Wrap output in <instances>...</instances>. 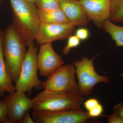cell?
Wrapping results in <instances>:
<instances>
[{
    "instance_id": "1",
    "label": "cell",
    "mask_w": 123,
    "mask_h": 123,
    "mask_svg": "<svg viewBox=\"0 0 123 123\" xmlns=\"http://www.w3.org/2000/svg\"><path fill=\"white\" fill-rule=\"evenodd\" d=\"M13 16V25L27 46L34 42L39 26L36 5L26 0H9Z\"/></svg>"
},
{
    "instance_id": "2",
    "label": "cell",
    "mask_w": 123,
    "mask_h": 123,
    "mask_svg": "<svg viewBox=\"0 0 123 123\" xmlns=\"http://www.w3.org/2000/svg\"><path fill=\"white\" fill-rule=\"evenodd\" d=\"M26 45L13 25L2 35V49L7 72L13 82L20 74L27 51Z\"/></svg>"
},
{
    "instance_id": "3",
    "label": "cell",
    "mask_w": 123,
    "mask_h": 123,
    "mask_svg": "<svg viewBox=\"0 0 123 123\" xmlns=\"http://www.w3.org/2000/svg\"><path fill=\"white\" fill-rule=\"evenodd\" d=\"M83 97L79 93L44 90L33 98L32 110L50 112L82 109Z\"/></svg>"
},
{
    "instance_id": "4",
    "label": "cell",
    "mask_w": 123,
    "mask_h": 123,
    "mask_svg": "<svg viewBox=\"0 0 123 123\" xmlns=\"http://www.w3.org/2000/svg\"><path fill=\"white\" fill-rule=\"evenodd\" d=\"M27 47L28 49L15 85L16 90L25 93H30L34 89L37 90L42 89L43 84L38 76V48L34 42Z\"/></svg>"
},
{
    "instance_id": "5",
    "label": "cell",
    "mask_w": 123,
    "mask_h": 123,
    "mask_svg": "<svg viewBox=\"0 0 123 123\" xmlns=\"http://www.w3.org/2000/svg\"><path fill=\"white\" fill-rule=\"evenodd\" d=\"M98 55L92 59L84 56L81 60L76 61L73 63L78 80L79 94L82 97L91 94L97 84L100 82L105 84L110 82V78L108 76L99 75L95 69L94 60Z\"/></svg>"
},
{
    "instance_id": "6",
    "label": "cell",
    "mask_w": 123,
    "mask_h": 123,
    "mask_svg": "<svg viewBox=\"0 0 123 123\" xmlns=\"http://www.w3.org/2000/svg\"><path fill=\"white\" fill-rule=\"evenodd\" d=\"M75 75L76 69L73 64L62 65L43 82L42 89L79 93Z\"/></svg>"
},
{
    "instance_id": "7",
    "label": "cell",
    "mask_w": 123,
    "mask_h": 123,
    "mask_svg": "<svg viewBox=\"0 0 123 123\" xmlns=\"http://www.w3.org/2000/svg\"><path fill=\"white\" fill-rule=\"evenodd\" d=\"M31 115L35 123H83L91 118L82 109L55 112L33 111Z\"/></svg>"
},
{
    "instance_id": "8",
    "label": "cell",
    "mask_w": 123,
    "mask_h": 123,
    "mask_svg": "<svg viewBox=\"0 0 123 123\" xmlns=\"http://www.w3.org/2000/svg\"><path fill=\"white\" fill-rule=\"evenodd\" d=\"M4 99L8 111L7 123H22L24 114L33 106V99L19 91L8 93Z\"/></svg>"
},
{
    "instance_id": "9",
    "label": "cell",
    "mask_w": 123,
    "mask_h": 123,
    "mask_svg": "<svg viewBox=\"0 0 123 123\" xmlns=\"http://www.w3.org/2000/svg\"><path fill=\"white\" fill-rule=\"evenodd\" d=\"M75 27L70 23L64 24L40 23L35 40L40 45L66 39L72 35L75 31Z\"/></svg>"
},
{
    "instance_id": "10",
    "label": "cell",
    "mask_w": 123,
    "mask_h": 123,
    "mask_svg": "<svg viewBox=\"0 0 123 123\" xmlns=\"http://www.w3.org/2000/svg\"><path fill=\"white\" fill-rule=\"evenodd\" d=\"M37 62L39 75L44 77H48L64 64L61 56L53 49L52 43L40 45Z\"/></svg>"
},
{
    "instance_id": "11",
    "label": "cell",
    "mask_w": 123,
    "mask_h": 123,
    "mask_svg": "<svg viewBox=\"0 0 123 123\" xmlns=\"http://www.w3.org/2000/svg\"><path fill=\"white\" fill-rule=\"evenodd\" d=\"M89 20L96 26L102 28L104 23L110 20L111 0H79Z\"/></svg>"
},
{
    "instance_id": "12",
    "label": "cell",
    "mask_w": 123,
    "mask_h": 123,
    "mask_svg": "<svg viewBox=\"0 0 123 123\" xmlns=\"http://www.w3.org/2000/svg\"><path fill=\"white\" fill-rule=\"evenodd\" d=\"M60 6L69 22L75 26H85L89 19L79 0H60Z\"/></svg>"
},
{
    "instance_id": "13",
    "label": "cell",
    "mask_w": 123,
    "mask_h": 123,
    "mask_svg": "<svg viewBox=\"0 0 123 123\" xmlns=\"http://www.w3.org/2000/svg\"><path fill=\"white\" fill-rule=\"evenodd\" d=\"M2 33L0 31V98H4L6 93L16 91L15 85L9 75L5 63L2 49Z\"/></svg>"
},
{
    "instance_id": "14",
    "label": "cell",
    "mask_w": 123,
    "mask_h": 123,
    "mask_svg": "<svg viewBox=\"0 0 123 123\" xmlns=\"http://www.w3.org/2000/svg\"><path fill=\"white\" fill-rule=\"evenodd\" d=\"M40 21L48 24H64L69 23L64 13L61 8L49 11L37 9Z\"/></svg>"
},
{
    "instance_id": "15",
    "label": "cell",
    "mask_w": 123,
    "mask_h": 123,
    "mask_svg": "<svg viewBox=\"0 0 123 123\" xmlns=\"http://www.w3.org/2000/svg\"><path fill=\"white\" fill-rule=\"evenodd\" d=\"M102 28L111 36L117 47H123V25H117L109 20L104 23Z\"/></svg>"
},
{
    "instance_id": "16",
    "label": "cell",
    "mask_w": 123,
    "mask_h": 123,
    "mask_svg": "<svg viewBox=\"0 0 123 123\" xmlns=\"http://www.w3.org/2000/svg\"><path fill=\"white\" fill-rule=\"evenodd\" d=\"M110 20L123 23V0H111Z\"/></svg>"
},
{
    "instance_id": "17",
    "label": "cell",
    "mask_w": 123,
    "mask_h": 123,
    "mask_svg": "<svg viewBox=\"0 0 123 123\" xmlns=\"http://www.w3.org/2000/svg\"><path fill=\"white\" fill-rule=\"evenodd\" d=\"M37 9L43 11L53 10L60 8V0H36Z\"/></svg>"
},
{
    "instance_id": "18",
    "label": "cell",
    "mask_w": 123,
    "mask_h": 123,
    "mask_svg": "<svg viewBox=\"0 0 123 123\" xmlns=\"http://www.w3.org/2000/svg\"><path fill=\"white\" fill-rule=\"evenodd\" d=\"M67 43L62 49L63 55H68L73 48H75L80 45L81 40L75 35H71L68 38Z\"/></svg>"
},
{
    "instance_id": "19",
    "label": "cell",
    "mask_w": 123,
    "mask_h": 123,
    "mask_svg": "<svg viewBox=\"0 0 123 123\" xmlns=\"http://www.w3.org/2000/svg\"><path fill=\"white\" fill-rule=\"evenodd\" d=\"M8 111L4 99L0 100V123H7Z\"/></svg>"
},
{
    "instance_id": "20",
    "label": "cell",
    "mask_w": 123,
    "mask_h": 123,
    "mask_svg": "<svg viewBox=\"0 0 123 123\" xmlns=\"http://www.w3.org/2000/svg\"><path fill=\"white\" fill-rule=\"evenodd\" d=\"M90 31L85 27H81L75 31V35L81 41H85L89 38L90 36Z\"/></svg>"
},
{
    "instance_id": "21",
    "label": "cell",
    "mask_w": 123,
    "mask_h": 123,
    "mask_svg": "<svg viewBox=\"0 0 123 123\" xmlns=\"http://www.w3.org/2000/svg\"><path fill=\"white\" fill-rule=\"evenodd\" d=\"M103 106L100 103L87 112L89 116L91 118L103 116Z\"/></svg>"
},
{
    "instance_id": "22",
    "label": "cell",
    "mask_w": 123,
    "mask_h": 123,
    "mask_svg": "<svg viewBox=\"0 0 123 123\" xmlns=\"http://www.w3.org/2000/svg\"><path fill=\"white\" fill-rule=\"evenodd\" d=\"M99 103L100 102L99 101L97 98H91L85 101L84 103V107L87 111H88Z\"/></svg>"
},
{
    "instance_id": "23",
    "label": "cell",
    "mask_w": 123,
    "mask_h": 123,
    "mask_svg": "<svg viewBox=\"0 0 123 123\" xmlns=\"http://www.w3.org/2000/svg\"><path fill=\"white\" fill-rule=\"evenodd\" d=\"M103 116H104L107 118L108 123H123V118L116 114L115 113H113L110 116L103 115Z\"/></svg>"
},
{
    "instance_id": "24",
    "label": "cell",
    "mask_w": 123,
    "mask_h": 123,
    "mask_svg": "<svg viewBox=\"0 0 123 123\" xmlns=\"http://www.w3.org/2000/svg\"><path fill=\"white\" fill-rule=\"evenodd\" d=\"M114 113L123 118V103H120L114 106L113 108Z\"/></svg>"
},
{
    "instance_id": "25",
    "label": "cell",
    "mask_w": 123,
    "mask_h": 123,
    "mask_svg": "<svg viewBox=\"0 0 123 123\" xmlns=\"http://www.w3.org/2000/svg\"><path fill=\"white\" fill-rule=\"evenodd\" d=\"M22 123H35L32 117L31 116L29 111H27L24 114Z\"/></svg>"
},
{
    "instance_id": "26",
    "label": "cell",
    "mask_w": 123,
    "mask_h": 123,
    "mask_svg": "<svg viewBox=\"0 0 123 123\" xmlns=\"http://www.w3.org/2000/svg\"><path fill=\"white\" fill-rule=\"evenodd\" d=\"M26 0L30 2V3H31V4L35 5V2L36 1V0Z\"/></svg>"
},
{
    "instance_id": "27",
    "label": "cell",
    "mask_w": 123,
    "mask_h": 123,
    "mask_svg": "<svg viewBox=\"0 0 123 123\" xmlns=\"http://www.w3.org/2000/svg\"></svg>"
}]
</instances>
